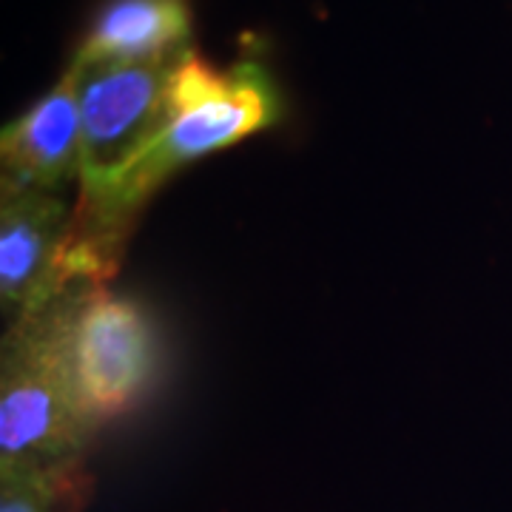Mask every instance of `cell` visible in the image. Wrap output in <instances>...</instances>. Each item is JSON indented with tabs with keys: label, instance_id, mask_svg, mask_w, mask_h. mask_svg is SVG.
<instances>
[{
	"label": "cell",
	"instance_id": "cell-1",
	"mask_svg": "<svg viewBox=\"0 0 512 512\" xmlns=\"http://www.w3.org/2000/svg\"><path fill=\"white\" fill-rule=\"evenodd\" d=\"M171 111V123L137 160L109 183L80 191L63 265L66 285H106L117 274L128 234L154 191L185 165L279 123L282 103L262 66L239 63L220 72L188 49L171 77Z\"/></svg>",
	"mask_w": 512,
	"mask_h": 512
},
{
	"label": "cell",
	"instance_id": "cell-2",
	"mask_svg": "<svg viewBox=\"0 0 512 512\" xmlns=\"http://www.w3.org/2000/svg\"><path fill=\"white\" fill-rule=\"evenodd\" d=\"M63 342V291L12 319L0 353V467L80 470L94 439Z\"/></svg>",
	"mask_w": 512,
	"mask_h": 512
},
{
	"label": "cell",
	"instance_id": "cell-3",
	"mask_svg": "<svg viewBox=\"0 0 512 512\" xmlns=\"http://www.w3.org/2000/svg\"><path fill=\"white\" fill-rule=\"evenodd\" d=\"M63 342L77 402L94 430L134 410L163 370L160 336L146 308L106 285L63 288Z\"/></svg>",
	"mask_w": 512,
	"mask_h": 512
},
{
	"label": "cell",
	"instance_id": "cell-4",
	"mask_svg": "<svg viewBox=\"0 0 512 512\" xmlns=\"http://www.w3.org/2000/svg\"><path fill=\"white\" fill-rule=\"evenodd\" d=\"M185 52L157 60L74 57L83 134L80 191L109 183L171 123V77Z\"/></svg>",
	"mask_w": 512,
	"mask_h": 512
},
{
	"label": "cell",
	"instance_id": "cell-5",
	"mask_svg": "<svg viewBox=\"0 0 512 512\" xmlns=\"http://www.w3.org/2000/svg\"><path fill=\"white\" fill-rule=\"evenodd\" d=\"M74 211L49 191L0 185V305L18 319L66 288Z\"/></svg>",
	"mask_w": 512,
	"mask_h": 512
},
{
	"label": "cell",
	"instance_id": "cell-6",
	"mask_svg": "<svg viewBox=\"0 0 512 512\" xmlns=\"http://www.w3.org/2000/svg\"><path fill=\"white\" fill-rule=\"evenodd\" d=\"M80 103L74 72L0 134V185L57 194L80 180Z\"/></svg>",
	"mask_w": 512,
	"mask_h": 512
},
{
	"label": "cell",
	"instance_id": "cell-7",
	"mask_svg": "<svg viewBox=\"0 0 512 512\" xmlns=\"http://www.w3.org/2000/svg\"><path fill=\"white\" fill-rule=\"evenodd\" d=\"M191 37L185 0H109L94 18L77 57L83 60H157L180 55Z\"/></svg>",
	"mask_w": 512,
	"mask_h": 512
},
{
	"label": "cell",
	"instance_id": "cell-8",
	"mask_svg": "<svg viewBox=\"0 0 512 512\" xmlns=\"http://www.w3.org/2000/svg\"><path fill=\"white\" fill-rule=\"evenodd\" d=\"M83 487V467L66 473L0 467V512H74L83 501Z\"/></svg>",
	"mask_w": 512,
	"mask_h": 512
}]
</instances>
